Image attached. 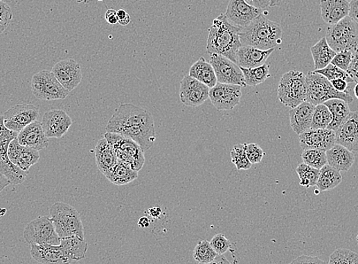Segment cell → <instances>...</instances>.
Returning <instances> with one entry per match:
<instances>
[{
	"label": "cell",
	"instance_id": "obj_1",
	"mask_svg": "<svg viewBox=\"0 0 358 264\" xmlns=\"http://www.w3.org/2000/svg\"><path fill=\"white\" fill-rule=\"evenodd\" d=\"M241 30L242 28L231 24L224 14H220L208 30V53L220 54L236 64V54L242 46Z\"/></svg>",
	"mask_w": 358,
	"mask_h": 264
},
{
	"label": "cell",
	"instance_id": "obj_2",
	"mask_svg": "<svg viewBox=\"0 0 358 264\" xmlns=\"http://www.w3.org/2000/svg\"><path fill=\"white\" fill-rule=\"evenodd\" d=\"M282 35L283 30L280 24L267 19L262 13L242 28L240 42L242 45L266 51L276 49L281 43Z\"/></svg>",
	"mask_w": 358,
	"mask_h": 264
},
{
	"label": "cell",
	"instance_id": "obj_3",
	"mask_svg": "<svg viewBox=\"0 0 358 264\" xmlns=\"http://www.w3.org/2000/svg\"><path fill=\"white\" fill-rule=\"evenodd\" d=\"M50 214L60 238L76 236L85 239L81 216L73 206L57 202L51 206Z\"/></svg>",
	"mask_w": 358,
	"mask_h": 264
},
{
	"label": "cell",
	"instance_id": "obj_4",
	"mask_svg": "<svg viewBox=\"0 0 358 264\" xmlns=\"http://www.w3.org/2000/svg\"><path fill=\"white\" fill-rule=\"evenodd\" d=\"M326 41L337 53L358 49V24L350 17L341 19L326 29Z\"/></svg>",
	"mask_w": 358,
	"mask_h": 264
},
{
	"label": "cell",
	"instance_id": "obj_5",
	"mask_svg": "<svg viewBox=\"0 0 358 264\" xmlns=\"http://www.w3.org/2000/svg\"><path fill=\"white\" fill-rule=\"evenodd\" d=\"M307 96L306 76L303 73L291 71L282 76L278 89V98L282 104L292 108L306 102Z\"/></svg>",
	"mask_w": 358,
	"mask_h": 264
},
{
	"label": "cell",
	"instance_id": "obj_6",
	"mask_svg": "<svg viewBox=\"0 0 358 264\" xmlns=\"http://www.w3.org/2000/svg\"><path fill=\"white\" fill-rule=\"evenodd\" d=\"M307 96L310 103L317 105L323 104L330 99L339 98L346 103H353V97L348 92H341L335 89L331 82L324 76L314 72H309L306 76Z\"/></svg>",
	"mask_w": 358,
	"mask_h": 264
},
{
	"label": "cell",
	"instance_id": "obj_7",
	"mask_svg": "<svg viewBox=\"0 0 358 264\" xmlns=\"http://www.w3.org/2000/svg\"><path fill=\"white\" fill-rule=\"evenodd\" d=\"M154 121L150 112L132 104H121L105 127L107 132L119 134L121 130Z\"/></svg>",
	"mask_w": 358,
	"mask_h": 264
},
{
	"label": "cell",
	"instance_id": "obj_8",
	"mask_svg": "<svg viewBox=\"0 0 358 264\" xmlns=\"http://www.w3.org/2000/svg\"><path fill=\"white\" fill-rule=\"evenodd\" d=\"M104 137L111 144L120 161L140 172L145 163V152L138 144L132 139L110 132H106Z\"/></svg>",
	"mask_w": 358,
	"mask_h": 264
},
{
	"label": "cell",
	"instance_id": "obj_9",
	"mask_svg": "<svg viewBox=\"0 0 358 264\" xmlns=\"http://www.w3.org/2000/svg\"><path fill=\"white\" fill-rule=\"evenodd\" d=\"M30 85L34 96L40 100H64L70 93L60 84L56 76L48 71L35 73Z\"/></svg>",
	"mask_w": 358,
	"mask_h": 264
},
{
	"label": "cell",
	"instance_id": "obj_10",
	"mask_svg": "<svg viewBox=\"0 0 358 264\" xmlns=\"http://www.w3.org/2000/svg\"><path fill=\"white\" fill-rule=\"evenodd\" d=\"M24 238L30 245H59L61 239L48 216H39L30 222L25 229Z\"/></svg>",
	"mask_w": 358,
	"mask_h": 264
},
{
	"label": "cell",
	"instance_id": "obj_11",
	"mask_svg": "<svg viewBox=\"0 0 358 264\" xmlns=\"http://www.w3.org/2000/svg\"><path fill=\"white\" fill-rule=\"evenodd\" d=\"M209 63L215 69L217 82L238 85L242 88L247 87L240 67L233 61L220 54L212 53Z\"/></svg>",
	"mask_w": 358,
	"mask_h": 264
},
{
	"label": "cell",
	"instance_id": "obj_12",
	"mask_svg": "<svg viewBox=\"0 0 358 264\" xmlns=\"http://www.w3.org/2000/svg\"><path fill=\"white\" fill-rule=\"evenodd\" d=\"M241 88L238 85L217 82L210 89L209 98L218 111H231L240 103Z\"/></svg>",
	"mask_w": 358,
	"mask_h": 264
},
{
	"label": "cell",
	"instance_id": "obj_13",
	"mask_svg": "<svg viewBox=\"0 0 358 264\" xmlns=\"http://www.w3.org/2000/svg\"><path fill=\"white\" fill-rule=\"evenodd\" d=\"M210 88L189 74L180 82L181 103L188 107H199L209 98Z\"/></svg>",
	"mask_w": 358,
	"mask_h": 264
},
{
	"label": "cell",
	"instance_id": "obj_14",
	"mask_svg": "<svg viewBox=\"0 0 358 264\" xmlns=\"http://www.w3.org/2000/svg\"><path fill=\"white\" fill-rule=\"evenodd\" d=\"M38 118L39 107L28 104L15 105L3 115L5 126L17 133Z\"/></svg>",
	"mask_w": 358,
	"mask_h": 264
},
{
	"label": "cell",
	"instance_id": "obj_15",
	"mask_svg": "<svg viewBox=\"0 0 358 264\" xmlns=\"http://www.w3.org/2000/svg\"><path fill=\"white\" fill-rule=\"evenodd\" d=\"M262 13V10L249 4L246 0H230L224 15L231 24L243 28Z\"/></svg>",
	"mask_w": 358,
	"mask_h": 264
},
{
	"label": "cell",
	"instance_id": "obj_16",
	"mask_svg": "<svg viewBox=\"0 0 358 264\" xmlns=\"http://www.w3.org/2000/svg\"><path fill=\"white\" fill-rule=\"evenodd\" d=\"M73 121L64 111L53 109L43 115L42 126L48 138H62L71 128Z\"/></svg>",
	"mask_w": 358,
	"mask_h": 264
},
{
	"label": "cell",
	"instance_id": "obj_17",
	"mask_svg": "<svg viewBox=\"0 0 358 264\" xmlns=\"http://www.w3.org/2000/svg\"><path fill=\"white\" fill-rule=\"evenodd\" d=\"M63 87L71 91L82 81V71L80 64L73 59H65L57 62L51 71Z\"/></svg>",
	"mask_w": 358,
	"mask_h": 264
},
{
	"label": "cell",
	"instance_id": "obj_18",
	"mask_svg": "<svg viewBox=\"0 0 358 264\" xmlns=\"http://www.w3.org/2000/svg\"><path fill=\"white\" fill-rule=\"evenodd\" d=\"M299 142L303 150L315 149L326 152L335 144V133L328 128H310L299 135Z\"/></svg>",
	"mask_w": 358,
	"mask_h": 264
},
{
	"label": "cell",
	"instance_id": "obj_19",
	"mask_svg": "<svg viewBox=\"0 0 358 264\" xmlns=\"http://www.w3.org/2000/svg\"><path fill=\"white\" fill-rule=\"evenodd\" d=\"M334 133L335 143L345 146L353 152H358V112H350Z\"/></svg>",
	"mask_w": 358,
	"mask_h": 264
},
{
	"label": "cell",
	"instance_id": "obj_20",
	"mask_svg": "<svg viewBox=\"0 0 358 264\" xmlns=\"http://www.w3.org/2000/svg\"><path fill=\"white\" fill-rule=\"evenodd\" d=\"M21 146L40 151L47 149L49 145L48 138L46 136L42 126V122L35 121L21 130L17 137Z\"/></svg>",
	"mask_w": 358,
	"mask_h": 264
},
{
	"label": "cell",
	"instance_id": "obj_21",
	"mask_svg": "<svg viewBox=\"0 0 358 264\" xmlns=\"http://www.w3.org/2000/svg\"><path fill=\"white\" fill-rule=\"evenodd\" d=\"M8 157L15 165L27 172L40 159L39 151L21 146L17 138L14 139L10 143L8 149Z\"/></svg>",
	"mask_w": 358,
	"mask_h": 264
},
{
	"label": "cell",
	"instance_id": "obj_22",
	"mask_svg": "<svg viewBox=\"0 0 358 264\" xmlns=\"http://www.w3.org/2000/svg\"><path fill=\"white\" fill-rule=\"evenodd\" d=\"M30 255L37 262L44 264H64L73 261L67 257L60 245H32Z\"/></svg>",
	"mask_w": 358,
	"mask_h": 264
},
{
	"label": "cell",
	"instance_id": "obj_23",
	"mask_svg": "<svg viewBox=\"0 0 358 264\" xmlns=\"http://www.w3.org/2000/svg\"><path fill=\"white\" fill-rule=\"evenodd\" d=\"M276 49L260 50L254 46L242 45L236 54V64L243 68H255L265 64V62Z\"/></svg>",
	"mask_w": 358,
	"mask_h": 264
},
{
	"label": "cell",
	"instance_id": "obj_24",
	"mask_svg": "<svg viewBox=\"0 0 358 264\" xmlns=\"http://www.w3.org/2000/svg\"><path fill=\"white\" fill-rule=\"evenodd\" d=\"M315 105L306 100L289 112L291 127L296 134L301 135L310 128Z\"/></svg>",
	"mask_w": 358,
	"mask_h": 264
},
{
	"label": "cell",
	"instance_id": "obj_25",
	"mask_svg": "<svg viewBox=\"0 0 358 264\" xmlns=\"http://www.w3.org/2000/svg\"><path fill=\"white\" fill-rule=\"evenodd\" d=\"M349 8L348 0H320L321 17L329 25H334L348 17Z\"/></svg>",
	"mask_w": 358,
	"mask_h": 264
},
{
	"label": "cell",
	"instance_id": "obj_26",
	"mask_svg": "<svg viewBox=\"0 0 358 264\" xmlns=\"http://www.w3.org/2000/svg\"><path fill=\"white\" fill-rule=\"evenodd\" d=\"M328 165L339 170L348 172L354 165L355 157L353 152L346 147L335 143L330 150L326 151Z\"/></svg>",
	"mask_w": 358,
	"mask_h": 264
},
{
	"label": "cell",
	"instance_id": "obj_27",
	"mask_svg": "<svg viewBox=\"0 0 358 264\" xmlns=\"http://www.w3.org/2000/svg\"><path fill=\"white\" fill-rule=\"evenodd\" d=\"M96 161L98 168L105 176L117 164L118 158L111 144L104 137L96 146Z\"/></svg>",
	"mask_w": 358,
	"mask_h": 264
},
{
	"label": "cell",
	"instance_id": "obj_28",
	"mask_svg": "<svg viewBox=\"0 0 358 264\" xmlns=\"http://www.w3.org/2000/svg\"><path fill=\"white\" fill-rule=\"evenodd\" d=\"M60 247L73 262L79 261L86 258L88 244L85 239L73 236L60 239Z\"/></svg>",
	"mask_w": 358,
	"mask_h": 264
},
{
	"label": "cell",
	"instance_id": "obj_29",
	"mask_svg": "<svg viewBox=\"0 0 358 264\" xmlns=\"http://www.w3.org/2000/svg\"><path fill=\"white\" fill-rule=\"evenodd\" d=\"M189 75L205 84L210 89L217 83L215 69L204 58H201L190 67Z\"/></svg>",
	"mask_w": 358,
	"mask_h": 264
},
{
	"label": "cell",
	"instance_id": "obj_30",
	"mask_svg": "<svg viewBox=\"0 0 358 264\" xmlns=\"http://www.w3.org/2000/svg\"><path fill=\"white\" fill-rule=\"evenodd\" d=\"M112 184L121 186L135 181L138 178V172L118 159L117 164L105 175Z\"/></svg>",
	"mask_w": 358,
	"mask_h": 264
},
{
	"label": "cell",
	"instance_id": "obj_31",
	"mask_svg": "<svg viewBox=\"0 0 358 264\" xmlns=\"http://www.w3.org/2000/svg\"><path fill=\"white\" fill-rule=\"evenodd\" d=\"M0 173L14 185H19L26 180L28 172L22 170L11 161L8 153L0 152Z\"/></svg>",
	"mask_w": 358,
	"mask_h": 264
},
{
	"label": "cell",
	"instance_id": "obj_32",
	"mask_svg": "<svg viewBox=\"0 0 358 264\" xmlns=\"http://www.w3.org/2000/svg\"><path fill=\"white\" fill-rule=\"evenodd\" d=\"M310 52L312 59H314L315 71L331 64L335 54H337V52L328 44L325 37L320 39L316 44L312 46Z\"/></svg>",
	"mask_w": 358,
	"mask_h": 264
},
{
	"label": "cell",
	"instance_id": "obj_33",
	"mask_svg": "<svg viewBox=\"0 0 358 264\" xmlns=\"http://www.w3.org/2000/svg\"><path fill=\"white\" fill-rule=\"evenodd\" d=\"M323 104L329 108L332 116V121L327 128L335 131L350 113L348 103L342 99L333 98L327 100Z\"/></svg>",
	"mask_w": 358,
	"mask_h": 264
},
{
	"label": "cell",
	"instance_id": "obj_34",
	"mask_svg": "<svg viewBox=\"0 0 358 264\" xmlns=\"http://www.w3.org/2000/svg\"><path fill=\"white\" fill-rule=\"evenodd\" d=\"M341 182L342 177L339 170L327 164L320 169L316 187L323 192L338 187Z\"/></svg>",
	"mask_w": 358,
	"mask_h": 264
},
{
	"label": "cell",
	"instance_id": "obj_35",
	"mask_svg": "<svg viewBox=\"0 0 358 264\" xmlns=\"http://www.w3.org/2000/svg\"><path fill=\"white\" fill-rule=\"evenodd\" d=\"M240 69L244 76V80L249 87H256L271 76L269 66L266 64L255 68L240 67Z\"/></svg>",
	"mask_w": 358,
	"mask_h": 264
},
{
	"label": "cell",
	"instance_id": "obj_36",
	"mask_svg": "<svg viewBox=\"0 0 358 264\" xmlns=\"http://www.w3.org/2000/svg\"><path fill=\"white\" fill-rule=\"evenodd\" d=\"M217 255L207 240H201L195 246L193 252V258L198 263H212L216 259Z\"/></svg>",
	"mask_w": 358,
	"mask_h": 264
},
{
	"label": "cell",
	"instance_id": "obj_37",
	"mask_svg": "<svg viewBox=\"0 0 358 264\" xmlns=\"http://www.w3.org/2000/svg\"><path fill=\"white\" fill-rule=\"evenodd\" d=\"M302 187L307 188L315 187L318 181L320 170L301 163L296 169Z\"/></svg>",
	"mask_w": 358,
	"mask_h": 264
},
{
	"label": "cell",
	"instance_id": "obj_38",
	"mask_svg": "<svg viewBox=\"0 0 358 264\" xmlns=\"http://www.w3.org/2000/svg\"><path fill=\"white\" fill-rule=\"evenodd\" d=\"M332 119V114L326 105L319 104L315 106L310 128L326 129Z\"/></svg>",
	"mask_w": 358,
	"mask_h": 264
},
{
	"label": "cell",
	"instance_id": "obj_39",
	"mask_svg": "<svg viewBox=\"0 0 358 264\" xmlns=\"http://www.w3.org/2000/svg\"><path fill=\"white\" fill-rule=\"evenodd\" d=\"M301 158L305 164L319 170L328 164L326 152L323 150H305L301 155Z\"/></svg>",
	"mask_w": 358,
	"mask_h": 264
},
{
	"label": "cell",
	"instance_id": "obj_40",
	"mask_svg": "<svg viewBox=\"0 0 358 264\" xmlns=\"http://www.w3.org/2000/svg\"><path fill=\"white\" fill-rule=\"evenodd\" d=\"M232 162L238 170H249L251 167V163L247 158L246 153V143L236 144L231 152Z\"/></svg>",
	"mask_w": 358,
	"mask_h": 264
},
{
	"label": "cell",
	"instance_id": "obj_41",
	"mask_svg": "<svg viewBox=\"0 0 358 264\" xmlns=\"http://www.w3.org/2000/svg\"><path fill=\"white\" fill-rule=\"evenodd\" d=\"M330 264H358V255L347 248H339L330 256Z\"/></svg>",
	"mask_w": 358,
	"mask_h": 264
},
{
	"label": "cell",
	"instance_id": "obj_42",
	"mask_svg": "<svg viewBox=\"0 0 358 264\" xmlns=\"http://www.w3.org/2000/svg\"><path fill=\"white\" fill-rule=\"evenodd\" d=\"M314 72L324 76L330 81L335 79H343L348 82H354L346 71L332 64H330L323 69H316Z\"/></svg>",
	"mask_w": 358,
	"mask_h": 264
},
{
	"label": "cell",
	"instance_id": "obj_43",
	"mask_svg": "<svg viewBox=\"0 0 358 264\" xmlns=\"http://www.w3.org/2000/svg\"><path fill=\"white\" fill-rule=\"evenodd\" d=\"M19 133L5 126L3 116L0 115V152L8 153L9 146L14 139L17 138Z\"/></svg>",
	"mask_w": 358,
	"mask_h": 264
},
{
	"label": "cell",
	"instance_id": "obj_44",
	"mask_svg": "<svg viewBox=\"0 0 358 264\" xmlns=\"http://www.w3.org/2000/svg\"><path fill=\"white\" fill-rule=\"evenodd\" d=\"M12 19V12L9 5L0 0V35L9 27Z\"/></svg>",
	"mask_w": 358,
	"mask_h": 264
},
{
	"label": "cell",
	"instance_id": "obj_45",
	"mask_svg": "<svg viewBox=\"0 0 358 264\" xmlns=\"http://www.w3.org/2000/svg\"><path fill=\"white\" fill-rule=\"evenodd\" d=\"M213 250H215L217 254L223 255L228 250H230L231 242L230 240L227 239L223 234H217L213 237L210 242Z\"/></svg>",
	"mask_w": 358,
	"mask_h": 264
},
{
	"label": "cell",
	"instance_id": "obj_46",
	"mask_svg": "<svg viewBox=\"0 0 358 264\" xmlns=\"http://www.w3.org/2000/svg\"><path fill=\"white\" fill-rule=\"evenodd\" d=\"M352 56L353 52L352 51H342L338 52L335 54L331 64L347 72L350 62H352Z\"/></svg>",
	"mask_w": 358,
	"mask_h": 264
},
{
	"label": "cell",
	"instance_id": "obj_47",
	"mask_svg": "<svg viewBox=\"0 0 358 264\" xmlns=\"http://www.w3.org/2000/svg\"><path fill=\"white\" fill-rule=\"evenodd\" d=\"M246 153L251 164L260 163L265 155L261 146L257 143H246Z\"/></svg>",
	"mask_w": 358,
	"mask_h": 264
},
{
	"label": "cell",
	"instance_id": "obj_48",
	"mask_svg": "<svg viewBox=\"0 0 358 264\" xmlns=\"http://www.w3.org/2000/svg\"><path fill=\"white\" fill-rule=\"evenodd\" d=\"M354 82H358V49L353 52L352 62L347 71Z\"/></svg>",
	"mask_w": 358,
	"mask_h": 264
},
{
	"label": "cell",
	"instance_id": "obj_49",
	"mask_svg": "<svg viewBox=\"0 0 358 264\" xmlns=\"http://www.w3.org/2000/svg\"><path fill=\"white\" fill-rule=\"evenodd\" d=\"M292 263H326L325 261L318 258L310 257V256L302 255L294 260Z\"/></svg>",
	"mask_w": 358,
	"mask_h": 264
},
{
	"label": "cell",
	"instance_id": "obj_50",
	"mask_svg": "<svg viewBox=\"0 0 358 264\" xmlns=\"http://www.w3.org/2000/svg\"><path fill=\"white\" fill-rule=\"evenodd\" d=\"M332 87L339 91L348 92V82L343 79H335L330 81Z\"/></svg>",
	"mask_w": 358,
	"mask_h": 264
},
{
	"label": "cell",
	"instance_id": "obj_51",
	"mask_svg": "<svg viewBox=\"0 0 358 264\" xmlns=\"http://www.w3.org/2000/svg\"><path fill=\"white\" fill-rule=\"evenodd\" d=\"M118 23L122 26H126L131 23L132 19L129 15L124 10L117 11Z\"/></svg>",
	"mask_w": 358,
	"mask_h": 264
},
{
	"label": "cell",
	"instance_id": "obj_52",
	"mask_svg": "<svg viewBox=\"0 0 358 264\" xmlns=\"http://www.w3.org/2000/svg\"><path fill=\"white\" fill-rule=\"evenodd\" d=\"M348 17L358 24V0H350Z\"/></svg>",
	"mask_w": 358,
	"mask_h": 264
},
{
	"label": "cell",
	"instance_id": "obj_53",
	"mask_svg": "<svg viewBox=\"0 0 358 264\" xmlns=\"http://www.w3.org/2000/svg\"><path fill=\"white\" fill-rule=\"evenodd\" d=\"M105 18L107 22L111 26L116 25L118 23L117 11L113 9H109L106 12Z\"/></svg>",
	"mask_w": 358,
	"mask_h": 264
},
{
	"label": "cell",
	"instance_id": "obj_54",
	"mask_svg": "<svg viewBox=\"0 0 358 264\" xmlns=\"http://www.w3.org/2000/svg\"><path fill=\"white\" fill-rule=\"evenodd\" d=\"M251 1L258 9L265 10L270 7L271 0H251Z\"/></svg>",
	"mask_w": 358,
	"mask_h": 264
},
{
	"label": "cell",
	"instance_id": "obj_55",
	"mask_svg": "<svg viewBox=\"0 0 358 264\" xmlns=\"http://www.w3.org/2000/svg\"><path fill=\"white\" fill-rule=\"evenodd\" d=\"M148 213L152 218L157 219L162 214V209L158 206L152 207L148 209Z\"/></svg>",
	"mask_w": 358,
	"mask_h": 264
},
{
	"label": "cell",
	"instance_id": "obj_56",
	"mask_svg": "<svg viewBox=\"0 0 358 264\" xmlns=\"http://www.w3.org/2000/svg\"><path fill=\"white\" fill-rule=\"evenodd\" d=\"M10 182L8 181L7 178L0 173V193H1L8 186H9Z\"/></svg>",
	"mask_w": 358,
	"mask_h": 264
},
{
	"label": "cell",
	"instance_id": "obj_57",
	"mask_svg": "<svg viewBox=\"0 0 358 264\" xmlns=\"http://www.w3.org/2000/svg\"><path fill=\"white\" fill-rule=\"evenodd\" d=\"M138 226L142 229H147L150 227V220L148 217L142 216L138 221Z\"/></svg>",
	"mask_w": 358,
	"mask_h": 264
},
{
	"label": "cell",
	"instance_id": "obj_58",
	"mask_svg": "<svg viewBox=\"0 0 358 264\" xmlns=\"http://www.w3.org/2000/svg\"><path fill=\"white\" fill-rule=\"evenodd\" d=\"M283 0H271L270 7L279 6Z\"/></svg>",
	"mask_w": 358,
	"mask_h": 264
},
{
	"label": "cell",
	"instance_id": "obj_59",
	"mask_svg": "<svg viewBox=\"0 0 358 264\" xmlns=\"http://www.w3.org/2000/svg\"><path fill=\"white\" fill-rule=\"evenodd\" d=\"M354 93L355 97L358 99V82L356 83L355 89H354Z\"/></svg>",
	"mask_w": 358,
	"mask_h": 264
},
{
	"label": "cell",
	"instance_id": "obj_60",
	"mask_svg": "<svg viewBox=\"0 0 358 264\" xmlns=\"http://www.w3.org/2000/svg\"><path fill=\"white\" fill-rule=\"evenodd\" d=\"M98 1H104V0H98Z\"/></svg>",
	"mask_w": 358,
	"mask_h": 264
},
{
	"label": "cell",
	"instance_id": "obj_61",
	"mask_svg": "<svg viewBox=\"0 0 358 264\" xmlns=\"http://www.w3.org/2000/svg\"><path fill=\"white\" fill-rule=\"evenodd\" d=\"M357 243H358V234H357Z\"/></svg>",
	"mask_w": 358,
	"mask_h": 264
}]
</instances>
